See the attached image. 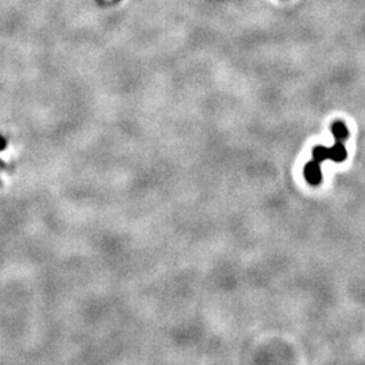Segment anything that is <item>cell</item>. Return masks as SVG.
<instances>
[{"label":"cell","instance_id":"obj_5","mask_svg":"<svg viewBox=\"0 0 365 365\" xmlns=\"http://www.w3.org/2000/svg\"><path fill=\"white\" fill-rule=\"evenodd\" d=\"M6 146H7V141H6L5 137L0 135V150H5Z\"/></svg>","mask_w":365,"mask_h":365},{"label":"cell","instance_id":"obj_4","mask_svg":"<svg viewBox=\"0 0 365 365\" xmlns=\"http://www.w3.org/2000/svg\"><path fill=\"white\" fill-rule=\"evenodd\" d=\"M313 160L317 161L318 164H321L323 161L329 160V149H326L325 146H317L314 148L313 150Z\"/></svg>","mask_w":365,"mask_h":365},{"label":"cell","instance_id":"obj_3","mask_svg":"<svg viewBox=\"0 0 365 365\" xmlns=\"http://www.w3.org/2000/svg\"><path fill=\"white\" fill-rule=\"evenodd\" d=\"M331 131H333V135L338 142H342L345 139H348L349 137L348 127L343 125V122H334L331 125Z\"/></svg>","mask_w":365,"mask_h":365},{"label":"cell","instance_id":"obj_1","mask_svg":"<svg viewBox=\"0 0 365 365\" xmlns=\"http://www.w3.org/2000/svg\"><path fill=\"white\" fill-rule=\"evenodd\" d=\"M304 177L309 181L311 186H319L322 181V170L321 165L318 164L317 161H311L307 162L304 166Z\"/></svg>","mask_w":365,"mask_h":365},{"label":"cell","instance_id":"obj_2","mask_svg":"<svg viewBox=\"0 0 365 365\" xmlns=\"http://www.w3.org/2000/svg\"><path fill=\"white\" fill-rule=\"evenodd\" d=\"M346 157H348V152H346L342 142L337 141V144H334L333 148L329 149V160L334 161V162H342V161L346 160Z\"/></svg>","mask_w":365,"mask_h":365}]
</instances>
